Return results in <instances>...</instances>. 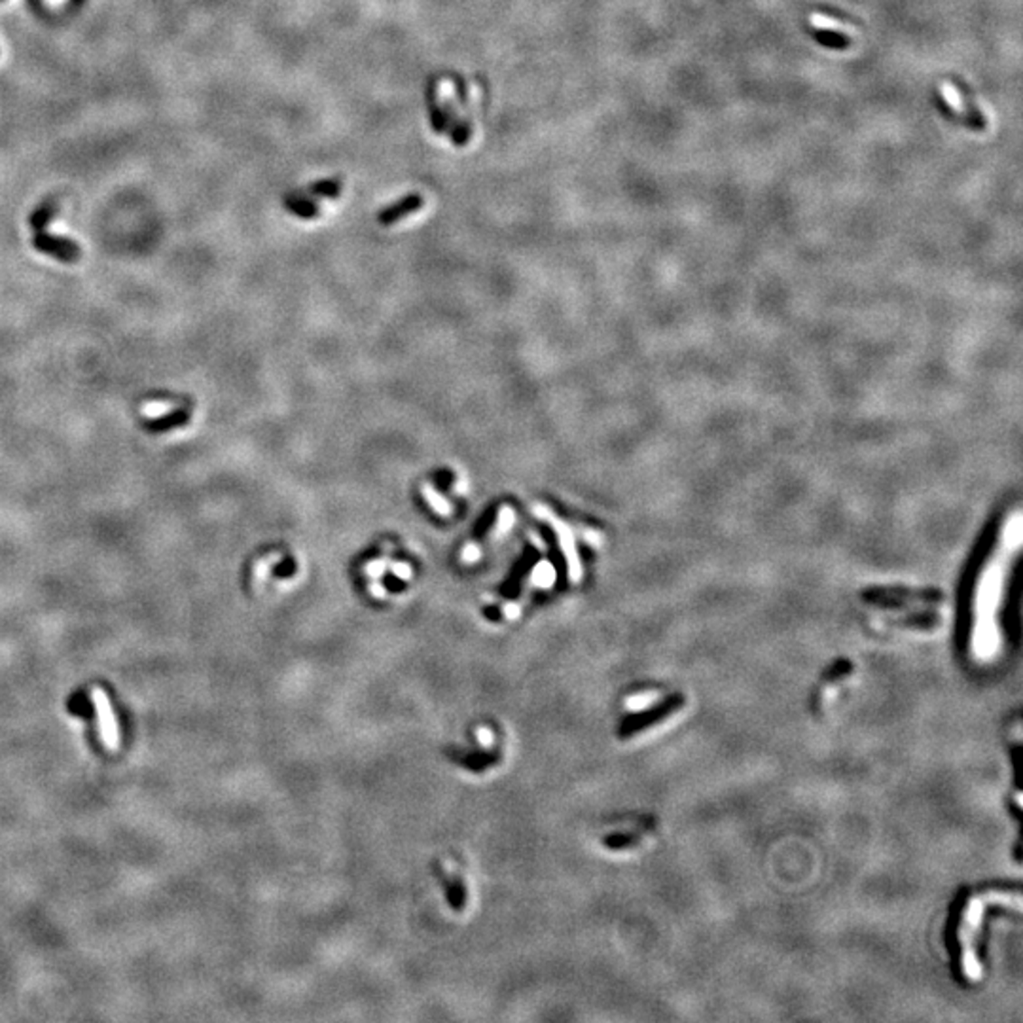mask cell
<instances>
[{
	"label": "cell",
	"instance_id": "19",
	"mask_svg": "<svg viewBox=\"0 0 1023 1023\" xmlns=\"http://www.w3.org/2000/svg\"><path fill=\"white\" fill-rule=\"evenodd\" d=\"M529 539H531V542H533V544H535L537 548H540L542 551L546 550V544H544V542L540 540V537H539V535H535V533H529Z\"/></svg>",
	"mask_w": 1023,
	"mask_h": 1023
},
{
	"label": "cell",
	"instance_id": "3",
	"mask_svg": "<svg viewBox=\"0 0 1023 1023\" xmlns=\"http://www.w3.org/2000/svg\"><path fill=\"white\" fill-rule=\"evenodd\" d=\"M533 514L537 518L548 521L551 525V529L556 531L558 537H559L561 551H563L565 561H567L569 577H570L572 582H578L582 578V565H580V559H578V550H577V544H575V535H572V529L563 520H559L556 514H551V512L544 504H535Z\"/></svg>",
	"mask_w": 1023,
	"mask_h": 1023
},
{
	"label": "cell",
	"instance_id": "13",
	"mask_svg": "<svg viewBox=\"0 0 1023 1023\" xmlns=\"http://www.w3.org/2000/svg\"><path fill=\"white\" fill-rule=\"evenodd\" d=\"M514 525V512H512L510 506H502L501 514H499V527H497V537L508 533V531Z\"/></svg>",
	"mask_w": 1023,
	"mask_h": 1023
},
{
	"label": "cell",
	"instance_id": "15",
	"mask_svg": "<svg viewBox=\"0 0 1023 1023\" xmlns=\"http://www.w3.org/2000/svg\"><path fill=\"white\" fill-rule=\"evenodd\" d=\"M291 209L300 216H315L319 213V209L315 207V203H307V201L291 203Z\"/></svg>",
	"mask_w": 1023,
	"mask_h": 1023
},
{
	"label": "cell",
	"instance_id": "8",
	"mask_svg": "<svg viewBox=\"0 0 1023 1023\" xmlns=\"http://www.w3.org/2000/svg\"><path fill=\"white\" fill-rule=\"evenodd\" d=\"M940 93H942V99L946 100V105L955 114H967L965 99H963V95H961V91L951 84V81H942V84H940Z\"/></svg>",
	"mask_w": 1023,
	"mask_h": 1023
},
{
	"label": "cell",
	"instance_id": "18",
	"mask_svg": "<svg viewBox=\"0 0 1023 1023\" xmlns=\"http://www.w3.org/2000/svg\"><path fill=\"white\" fill-rule=\"evenodd\" d=\"M478 740H480L482 745H491V743H493V733H491V731L485 730V728H482V730L478 731Z\"/></svg>",
	"mask_w": 1023,
	"mask_h": 1023
},
{
	"label": "cell",
	"instance_id": "7",
	"mask_svg": "<svg viewBox=\"0 0 1023 1023\" xmlns=\"http://www.w3.org/2000/svg\"><path fill=\"white\" fill-rule=\"evenodd\" d=\"M809 24L811 27L818 29V31H832V33H840L846 36H856V29L837 22V19L825 15V14H811L809 15Z\"/></svg>",
	"mask_w": 1023,
	"mask_h": 1023
},
{
	"label": "cell",
	"instance_id": "12",
	"mask_svg": "<svg viewBox=\"0 0 1023 1023\" xmlns=\"http://www.w3.org/2000/svg\"><path fill=\"white\" fill-rule=\"evenodd\" d=\"M435 99H436V97H435V86H433L431 91H428V107H431V118H433L435 131H436V133H442V131H445L447 118H445V114H442V110L438 109Z\"/></svg>",
	"mask_w": 1023,
	"mask_h": 1023
},
{
	"label": "cell",
	"instance_id": "2",
	"mask_svg": "<svg viewBox=\"0 0 1023 1023\" xmlns=\"http://www.w3.org/2000/svg\"><path fill=\"white\" fill-rule=\"evenodd\" d=\"M90 698L97 712V730H99L100 743L107 751L116 752L121 745V733H120L118 716L112 709L109 695L100 686H93L90 692Z\"/></svg>",
	"mask_w": 1023,
	"mask_h": 1023
},
{
	"label": "cell",
	"instance_id": "11",
	"mask_svg": "<svg viewBox=\"0 0 1023 1023\" xmlns=\"http://www.w3.org/2000/svg\"><path fill=\"white\" fill-rule=\"evenodd\" d=\"M310 192H311V194H317V196H324V197H338V196L341 194L339 180L332 178V180L315 182V184H311V186H310Z\"/></svg>",
	"mask_w": 1023,
	"mask_h": 1023
},
{
	"label": "cell",
	"instance_id": "4",
	"mask_svg": "<svg viewBox=\"0 0 1023 1023\" xmlns=\"http://www.w3.org/2000/svg\"><path fill=\"white\" fill-rule=\"evenodd\" d=\"M421 207H423V197H421V196H407V197H404L402 201L395 203L393 207L385 209V211L379 215V224H383V226H391V224L402 220V218L407 216V215H412V213L419 211Z\"/></svg>",
	"mask_w": 1023,
	"mask_h": 1023
},
{
	"label": "cell",
	"instance_id": "20",
	"mask_svg": "<svg viewBox=\"0 0 1023 1023\" xmlns=\"http://www.w3.org/2000/svg\"><path fill=\"white\" fill-rule=\"evenodd\" d=\"M372 593H376L378 598H385V596H387V591H385L379 584H372Z\"/></svg>",
	"mask_w": 1023,
	"mask_h": 1023
},
{
	"label": "cell",
	"instance_id": "17",
	"mask_svg": "<svg viewBox=\"0 0 1023 1023\" xmlns=\"http://www.w3.org/2000/svg\"><path fill=\"white\" fill-rule=\"evenodd\" d=\"M388 567H391V572L395 577H398L402 580L412 578V567H409L407 563H388Z\"/></svg>",
	"mask_w": 1023,
	"mask_h": 1023
},
{
	"label": "cell",
	"instance_id": "5",
	"mask_svg": "<svg viewBox=\"0 0 1023 1023\" xmlns=\"http://www.w3.org/2000/svg\"><path fill=\"white\" fill-rule=\"evenodd\" d=\"M190 419H192L190 409L182 407V409H175V412H171V414H167V416H163V417H159V419L147 421V423H145V428H147V431H148L150 435H161V433H169L171 428H178V426L188 425Z\"/></svg>",
	"mask_w": 1023,
	"mask_h": 1023
},
{
	"label": "cell",
	"instance_id": "16",
	"mask_svg": "<svg viewBox=\"0 0 1023 1023\" xmlns=\"http://www.w3.org/2000/svg\"><path fill=\"white\" fill-rule=\"evenodd\" d=\"M387 565H388V561H387V559H378V561H370V563H366V567H364V572H366V575H368V577H376V578H379V577L383 575V572H385Z\"/></svg>",
	"mask_w": 1023,
	"mask_h": 1023
},
{
	"label": "cell",
	"instance_id": "10",
	"mask_svg": "<svg viewBox=\"0 0 1023 1023\" xmlns=\"http://www.w3.org/2000/svg\"><path fill=\"white\" fill-rule=\"evenodd\" d=\"M531 582H533L535 586H540V588H550L551 584L556 582V569L551 567L548 561L539 563V565L535 567V570H533V577H531Z\"/></svg>",
	"mask_w": 1023,
	"mask_h": 1023
},
{
	"label": "cell",
	"instance_id": "6",
	"mask_svg": "<svg viewBox=\"0 0 1023 1023\" xmlns=\"http://www.w3.org/2000/svg\"><path fill=\"white\" fill-rule=\"evenodd\" d=\"M36 247H38L40 251H43V253L53 254L55 258L63 260V262H72V260L78 258L76 244H72V243H69V241H63V239L40 237V239H36Z\"/></svg>",
	"mask_w": 1023,
	"mask_h": 1023
},
{
	"label": "cell",
	"instance_id": "14",
	"mask_svg": "<svg viewBox=\"0 0 1023 1023\" xmlns=\"http://www.w3.org/2000/svg\"><path fill=\"white\" fill-rule=\"evenodd\" d=\"M480 558H482V548H480L478 544L470 542V544H466V546L463 548L461 559H463L464 563H476Z\"/></svg>",
	"mask_w": 1023,
	"mask_h": 1023
},
{
	"label": "cell",
	"instance_id": "9",
	"mask_svg": "<svg viewBox=\"0 0 1023 1023\" xmlns=\"http://www.w3.org/2000/svg\"><path fill=\"white\" fill-rule=\"evenodd\" d=\"M423 497L425 501L431 504V508L436 512L440 516H449L452 514V504H449L436 489H433L428 483H423Z\"/></svg>",
	"mask_w": 1023,
	"mask_h": 1023
},
{
	"label": "cell",
	"instance_id": "1",
	"mask_svg": "<svg viewBox=\"0 0 1023 1023\" xmlns=\"http://www.w3.org/2000/svg\"><path fill=\"white\" fill-rule=\"evenodd\" d=\"M1021 544V514L1014 510L1000 527V533L991 556L980 570L974 593V646L980 654L990 656L999 645V629L995 624L997 608L1005 589V578L1012 559Z\"/></svg>",
	"mask_w": 1023,
	"mask_h": 1023
}]
</instances>
